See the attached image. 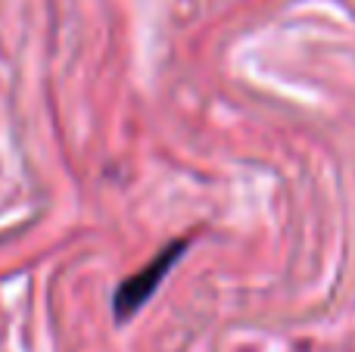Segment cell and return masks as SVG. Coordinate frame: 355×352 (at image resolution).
Returning a JSON list of instances; mask_svg holds the SVG:
<instances>
[{
    "label": "cell",
    "instance_id": "cell-1",
    "mask_svg": "<svg viewBox=\"0 0 355 352\" xmlns=\"http://www.w3.org/2000/svg\"><path fill=\"white\" fill-rule=\"evenodd\" d=\"M187 240H175L156 256L150 265H144L135 278H128L125 284H119L116 297H112V312H116L119 322H128L135 312H141L147 306V299L159 290V284L166 281V274L172 272V265L184 256Z\"/></svg>",
    "mask_w": 355,
    "mask_h": 352
}]
</instances>
